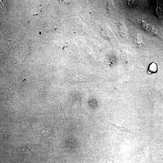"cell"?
Here are the masks:
<instances>
[{
	"label": "cell",
	"mask_w": 163,
	"mask_h": 163,
	"mask_svg": "<svg viewBox=\"0 0 163 163\" xmlns=\"http://www.w3.org/2000/svg\"><path fill=\"white\" fill-rule=\"evenodd\" d=\"M141 24L142 26L145 30L152 33H155V30L153 27L145 21H142Z\"/></svg>",
	"instance_id": "6da1fadb"
},
{
	"label": "cell",
	"mask_w": 163,
	"mask_h": 163,
	"mask_svg": "<svg viewBox=\"0 0 163 163\" xmlns=\"http://www.w3.org/2000/svg\"><path fill=\"white\" fill-rule=\"evenodd\" d=\"M133 40L135 43L138 45H141L142 43V37L139 34L134 35L133 38Z\"/></svg>",
	"instance_id": "7a4b0ae2"
},
{
	"label": "cell",
	"mask_w": 163,
	"mask_h": 163,
	"mask_svg": "<svg viewBox=\"0 0 163 163\" xmlns=\"http://www.w3.org/2000/svg\"><path fill=\"white\" fill-rule=\"evenodd\" d=\"M157 69L156 65L155 63H152L150 66V70L152 71L155 72Z\"/></svg>",
	"instance_id": "3957f363"
},
{
	"label": "cell",
	"mask_w": 163,
	"mask_h": 163,
	"mask_svg": "<svg viewBox=\"0 0 163 163\" xmlns=\"http://www.w3.org/2000/svg\"><path fill=\"white\" fill-rule=\"evenodd\" d=\"M50 130L49 129H46L43 130L42 132V134L44 136H47L49 134Z\"/></svg>",
	"instance_id": "277c9868"
}]
</instances>
